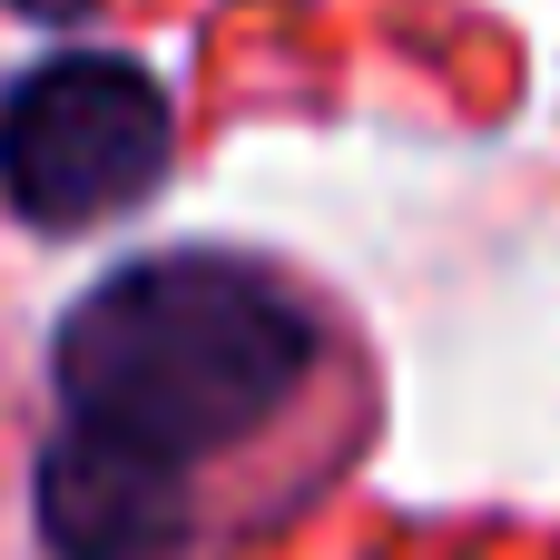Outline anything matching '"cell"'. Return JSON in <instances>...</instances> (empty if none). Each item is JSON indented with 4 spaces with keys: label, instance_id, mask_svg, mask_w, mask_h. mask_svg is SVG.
<instances>
[{
    "label": "cell",
    "instance_id": "1",
    "mask_svg": "<svg viewBox=\"0 0 560 560\" xmlns=\"http://www.w3.org/2000/svg\"><path fill=\"white\" fill-rule=\"evenodd\" d=\"M315 374V315L285 276L167 246L108 266L49 335L39 541L49 560H167L217 453L256 443Z\"/></svg>",
    "mask_w": 560,
    "mask_h": 560
},
{
    "label": "cell",
    "instance_id": "2",
    "mask_svg": "<svg viewBox=\"0 0 560 560\" xmlns=\"http://www.w3.org/2000/svg\"><path fill=\"white\" fill-rule=\"evenodd\" d=\"M177 167V108L128 49H59L0 89V197L39 236L108 226Z\"/></svg>",
    "mask_w": 560,
    "mask_h": 560
},
{
    "label": "cell",
    "instance_id": "3",
    "mask_svg": "<svg viewBox=\"0 0 560 560\" xmlns=\"http://www.w3.org/2000/svg\"><path fill=\"white\" fill-rule=\"evenodd\" d=\"M10 10H20V20H89L98 0H10Z\"/></svg>",
    "mask_w": 560,
    "mask_h": 560
}]
</instances>
